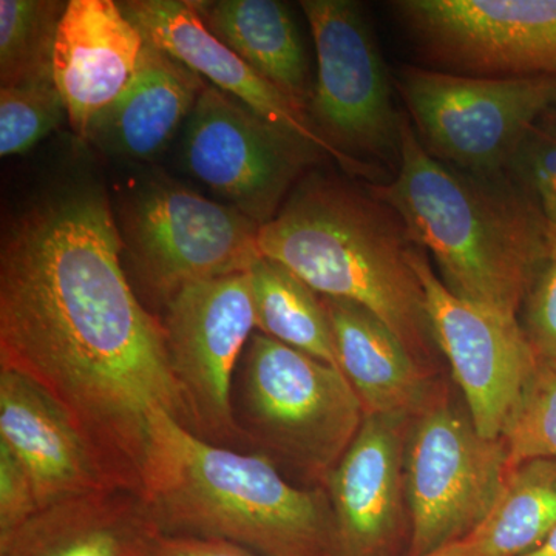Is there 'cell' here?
Masks as SVG:
<instances>
[{"instance_id":"12","label":"cell","mask_w":556,"mask_h":556,"mask_svg":"<svg viewBox=\"0 0 556 556\" xmlns=\"http://www.w3.org/2000/svg\"><path fill=\"white\" fill-rule=\"evenodd\" d=\"M424 60L484 78L556 76V0L390 3Z\"/></svg>"},{"instance_id":"24","label":"cell","mask_w":556,"mask_h":556,"mask_svg":"<svg viewBox=\"0 0 556 556\" xmlns=\"http://www.w3.org/2000/svg\"><path fill=\"white\" fill-rule=\"evenodd\" d=\"M68 2H0V87L54 79L58 31Z\"/></svg>"},{"instance_id":"26","label":"cell","mask_w":556,"mask_h":556,"mask_svg":"<svg viewBox=\"0 0 556 556\" xmlns=\"http://www.w3.org/2000/svg\"><path fill=\"white\" fill-rule=\"evenodd\" d=\"M508 468L526 460L556 459V365L541 361L517 417L504 437Z\"/></svg>"},{"instance_id":"28","label":"cell","mask_w":556,"mask_h":556,"mask_svg":"<svg viewBox=\"0 0 556 556\" xmlns=\"http://www.w3.org/2000/svg\"><path fill=\"white\" fill-rule=\"evenodd\" d=\"M522 308L521 327L530 345L540 361L556 365V232Z\"/></svg>"},{"instance_id":"27","label":"cell","mask_w":556,"mask_h":556,"mask_svg":"<svg viewBox=\"0 0 556 556\" xmlns=\"http://www.w3.org/2000/svg\"><path fill=\"white\" fill-rule=\"evenodd\" d=\"M507 177L532 201L556 232V112L548 109L529 130L511 160Z\"/></svg>"},{"instance_id":"22","label":"cell","mask_w":556,"mask_h":556,"mask_svg":"<svg viewBox=\"0 0 556 556\" xmlns=\"http://www.w3.org/2000/svg\"><path fill=\"white\" fill-rule=\"evenodd\" d=\"M556 527V459L538 457L508 471L495 506L466 538L470 556H521Z\"/></svg>"},{"instance_id":"9","label":"cell","mask_w":556,"mask_h":556,"mask_svg":"<svg viewBox=\"0 0 556 556\" xmlns=\"http://www.w3.org/2000/svg\"><path fill=\"white\" fill-rule=\"evenodd\" d=\"M186 427L212 444L243 441L233 416V380L257 329L251 277L212 278L179 289L160 317Z\"/></svg>"},{"instance_id":"29","label":"cell","mask_w":556,"mask_h":556,"mask_svg":"<svg viewBox=\"0 0 556 556\" xmlns=\"http://www.w3.org/2000/svg\"><path fill=\"white\" fill-rule=\"evenodd\" d=\"M39 510L30 477L13 452L0 442V544L7 543Z\"/></svg>"},{"instance_id":"1","label":"cell","mask_w":556,"mask_h":556,"mask_svg":"<svg viewBox=\"0 0 556 556\" xmlns=\"http://www.w3.org/2000/svg\"><path fill=\"white\" fill-rule=\"evenodd\" d=\"M0 368L47 391L134 492L152 416L186 426L163 327L130 287L100 186L54 190L3 232Z\"/></svg>"},{"instance_id":"5","label":"cell","mask_w":556,"mask_h":556,"mask_svg":"<svg viewBox=\"0 0 556 556\" xmlns=\"http://www.w3.org/2000/svg\"><path fill=\"white\" fill-rule=\"evenodd\" d=\"M113 212L123 262L161 306L188 285L247 273L262 257L257 223L166 175L131 181Z\"/></svg>"},{"instance_id":"7","label":"cell","mask_w":556,"mask_h":556,"mask_svg":"<svg viewBox=\"0 0 556 556\" xmlns=\"http://www.w3.org/2000/svg\"><path fill=\"white\" fill-rule=\"evenodd\" d=\"M394 87L434 159L477 177L501 178L552 108L556 76L484 78L402 65Z\"/></svg>"},{"instance_id":"19","label":"cell","mask_w":556,"mask_h":556,"mask_svg":"<svg viewBox=\"0 0 556 556\" xmlns=\"http://www.w3.org/2000/svg\"><path fill=\"white\" fill-rule=\"evenodd\" d=\"M153 530L137 493L113 486L40 508L0 556H144Z\"/></svg>"},{"instance_id":"10","label":"cell","mask_w":556,"mask_h":556,"mask_svg":"<svg viewBox=\"0 0 556 556\" xmlns=\"http://www.w3.org/2000/svg\"><path fill=\"white\" fill-rule=\"evenodd\" d=\"M508 471L504 439L482 437L470 416L447 405L424 409L405 459L409 556L466 540L489 517Z\"/></svg>"},{"instance_id":"21","label":"cell","mask_w":556,"mask_h":556,"mask_svg":"<svg viewBox=\"0 0 556 556\" xmlns=\"http://www.w3.org/2000/svg\"><path fill=\"white\" fill-rule=\"evenodd\" d=\"M192 3L215 38L308 116L314 93L308 53L287 3L277 0Z\"/></svg>"},{"instance_id":"3","label":"cell","mask_w":556,"mask_h":556,"mask_svg":"<svg viewBox=\"0 0 556 556\" xmlns=\"http://www.w3.org/2000/svg\"><path fill=\"white\" fill-rule=\"evenodd\" d=\"M368 188L433 255L450 291L518 317L554 230L510 178L477 177L434 159L404 116L396 175Z\"/></svg>"},{"instance_id":"16","label":"cell","mask_w":556,"mask_h":556,"mask_svg":"<svg viewBox=\"0 0 556 556\" xmlns=\"http://www.w3.org/2000/svg\"><path fill=\"white\" fill-rule=\"evenodd\" d=\"M144 46V36L119 3L70 0L54 47L53 76L80 141L129 84Z\"/></svg>"},{"instance_id":"18","label":"cell","mask_w":556,"mask_h":556,"mask_svg":"<svg viewBox=\"0 0 556 556\" xmlns=\"http://www.w3.org/2000/svg\"><path fill=\"white\" fill-rule=\"evenodd\" d=\"M207 84L146 40L129 84L93 119L84 142L113 159L155 160L186 126Z\"/></svg>"},{"instance_id":"23","label":"cell","mask_w":556,"mask_h":556,"mask_svg":"<svg viewBox=\"0 0 556 556\" xmlns=\"http://www.w3.org/2000/svg\"><path fill=\"white\" fill-rule=\"evenodd\" d=\"M249 277L258 331L339 369L321 295L287 266L263 255Z\"/></svg>"},{"instance_id":"25","label":"cell","mask_w":556,"mask_h":556,"mask_svg":"<svg viewBox=\"0 0 556 556\" xmlns=\"http://www.w3.org/2000/svg\"><path fill=\"white\" fill-rule=\"evenodd\" d=\"M67 115L54 79L0 87V155H24Z\"/></svg>"},{"instance_id":"31","label":"cell","mask_w":556,"mask_h":556,"mask_svg":"<svg viewBox=\"0 0 556 556\" xmlns=\"http://www.w3.org/2000/svg\"><path fill=\"white\" fill-rule=\"evenodd\" d=\"M521 556H556V527L538 546Z\"/></svg>"},{"instance_id":"8","label":"cell","mask_w":556,"mask_h":556,"mask_svg":"<svg viewBox=\"0 0 556 556\" xmlns=\"http://www.w3.org/2000/svg\"><path fill=\"white\" fill-rule=\"evenodd\" d=\"M317 53L308 118L343 155L380 169L399 167L404 116L375 33L353 0H303Z\"/></svg>"},{"instance_id":"4","label":"cell","mask_w":556,"mask_h":556,"mask_svg":"<svg viewBox=\"0 0 556 556\" xmlns=\"http://www.w3.org/2000/svg\"><path fill=\"white\" fill-rule=\"evenodd\" d=\"M417 244L404 219L353 178L309 170L258 230L263 257L287 266L324 298L368 309L419 361L434 345Z\"/></svg>"},{"instance_id":"20","label":"cell","mask_w":556,"mask_h":556,"mask_svg":"<svg viewBox=\"0 0 556 556\" xmlns=\"http://www.w3.org/2000/svg\"><path fill=\"white\" fill-rule=\"evenodd\" d=\"M336 356L365 415L407 417L427 399L426 376L408 348L375 314L356 303L324 298Z\"/></svg>"},{"instance_id":"6","label":"cell","mask_w":556,"mask_h":556,"mask_svg":"<svg viewBox=\"0 0 556 556\" xmlns=\"http://www.w3.org/2000/svg\"><path fill=\"white\" fill-rule=\"evenodd\" d=\"M241 437L331 473L356 438L365 412L340 369L255 332L233 380Z\"/></svg>"},{"instance_id":"13","label":"cell","mask_w":556,"mask_h":556,"mask_svg":"<svg viewBox=\"0 0 556 556\" xmlns=\"http://www.w3.org/2000/svg\"><path fill=\"white\" fill-rule=\"evenodd\" d=\"M412 266L434 342L463 390L471 422L482 437L504 439L541 364L521 321L450 291L422 248L413 251Z\"/></svg>"},{"instance_id":"15","label":"cell","mask_w":556,"mask_h":556,"mask_svg":"<svg viewBox=\"0 0 556 556\" xmlns=\"http://www.w3.org/2000/svg\"><path fill=\"white\" fill-rule=\"evenodd\" d=\"M0 442L27 471L40 508L126 486L47 391L7 368H0Z\"/></svg>"},{"instance_id":"11","label":"cell","mask_w":556,"mask_h":556,"mask_svg":"<svg viewBox=\"0 0 556 556\" xmlns=\"http://www.w3.org/2000/svg\"><path fill=\"white\" fill-rule=\"evenodd\" d=\"M181 156L192 177L262 228L325 155L207 84L186 123Z\"/></svg>"},{"instance_id":"14","label":"cell","mask_w":556,"mask_h":556,"mask_svg":"<svg viewBox=\"0 0 556 556\" xmlns=\"http://www.w3.org/2000/svg\"><path fill=\"white\" fill-rule=\"evenodd\" d=\"M119 7L148 42L188 65L201 78L207 79L211 86L254 110L278 130L302 139L306 144L320 150L327 159L338 161L351 178L362 177L376 181L379 177L382 170L350 159L329 144L302 110L295 108L254 68L249 67L239 54L215 38L201 21L192 2L127 0L119 2Z\"/></svg>"},{"instance_id":"32","label":"cell","mask_w":556,"mask_h":556,"mask_svg":"<svg viewBox=\"0 0 556 556\" xmlns=\"http://www.w3.org/2000/svg\"><path fill=\"white\" fill-rule=\"evenodd\" d=\"M426 556H470L466 540L457 541V543L450 544L447 547L439 548L433 554Z\"/></svg>"},{"instance_id":"30","label":"cell","mask_w":556,"mask_h":556,"mask_svg":"<svg viewBox=\"0 0 556 556\" xmlns=\"http://www.w3.org/2000/svg\"><path fill=\"white\" fill-rule=\"evenodd\" d=\"M144 556H260L248 548L212 538L167 535L153 530Z\"/></svg>"},{"instance_id":"17","label":"cell","mask_w":556,"mask_h":556,"mask_svg":"<svg viewBox=\"0 0 556 556\" xmlns=\"http://www.w3.org/2000/svg\"><path fill=\"white\" fill-rule=\"evenodd\" d=\"M404 417L365 415L332 468L329 495L336 543L346 556H371L396 532L402 496Z\"/></svg>"},{"instance_id":"33","label":"cell","mask_w":556,"mask_h":556,"mask_svg":"<svg viewBox=\"0 0 556 556\" xmlns=\"http://www.w3.org/2000/svg\"><path fill=\"white\" fill-rule=\"evenodd\" d=\"M551 110H554V112H556V89H555L554 102H552V108H551Z\"/></svg>"},{"instance_id":"2","label":"cell","mask_w":556,"mask_h":556,"mask_svg":"<svg viewBox=\"0 0 556 556\" xmlns=\"http://www.w3.org/2000/svg\"><path fill=\"white\" fill-rule=\"evenodd\" d=\"M135 493L156 530L228 541L260 556H328L334 518L266 455L197 437L160 409L149 422Z\"/></svg>"}]
</instances>
